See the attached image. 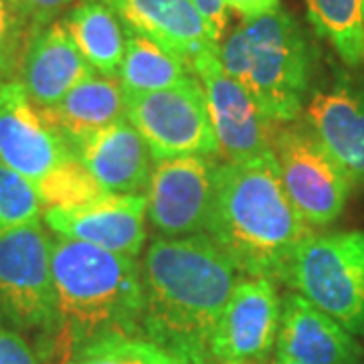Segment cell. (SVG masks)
Segmentation results:
<instances>
[{"instance_id":"cell-2","label":"cell","mask_w":364,"mask_h":364,"mask_svg":"<svg viewBox=\"0 0 364 364\" xmlns=\"http://www.w3.org/2000/svg\"><path fill=\"white\" fill-rule=\"evenodd\" d=\"M55 336L51 364H67L97 342L142 334V272L136 257L55 235Z\"/></svg>"},{"instance_id":"cell-15","label":"cell","mask_w":364,"mask_h":364,"mask_svg":"<svg viewBox=\"0 0 364 364\" xmlns=\"http://www.w3.org/2000/svg\"><path fill=\"white\" fill-rule=\"evenodd\" d=\"M275 360L296 364H364V346L334 318L296 291L282 298Z\"/></svg>"},{"instance_id":"cell-13","label":"cell","mask_w":364,"mask_h":364,"mask_svg":"<svg viewBox=\"0 0 364 364\" xmlns=\"http://www.w3.org/2000/svg\"><path fill=\"white\" fill-rule=\"evenodd\" d=\"M75 156L14 79L0 83V162L35 184Z\"/></svg>"},{"instance_id":"cell-22","label":"cell","mask_w":364,"mask_h":364,"mask_svg":"<svg viewBox=\"0 0 364 364\" xmlns=\"http://www.w3.org/2000/svg\"><path fill=\"white\" fill-rule=\"evenodd\" d=\"M316 35L332 45L346 67L364 65V0H306Z\"/></svg>"},{"instance_id":"cell-28","label":"cell","mask_w":364,"mask_h":364,"mask_svg":"<svg viewBox=\"0 0 364 364\" xmlns=\"http://www.w3.org/2000/svg\"><path fill=\"white\" fill-rule=\"evenodd\" d=\"M18 11L23 13L33 33L37 28L59 21V16L77 4V0H14Z\"/></svg>"},{"instance_id":"cell-12","label":"cell","mask_w":364,"mask_h":364,"mask_svg":"<svg viewBox=\"0 0 364 364\" xmlns=\"http://www.w3.org/2000/svg\"><path fill=\"white\" fill-rule=\"evenodd\" d=\"M352 69L336 71L330 81L312 87L301 116L354 188L364 191V65Z\"/></svg>"},{"instance_id":"cell-20","label":"cell","mask_w":364,"mask_h":364,"mask_svg":"<svg viewBox=\"0 0 364 364\" xmlns=\"http://www.w3.org/2000/svg\"><path fill=\"white\" fill-rule=\"evenodd\" d=\"M63 23L93 71L116 79L126 53V26L117 14L100 0H79Z\"/></svg>"},{"instance_id":"cell-1","label":"cell","mask_w":364,"mask_h":364,"mask_svg":"<svg viewBox=\"0 0 364 364\" xmlns=\"http://www.w3.org/2000/svg\"><path fill=\"white\" fill-rule=\"evenodd\" d=\"M142 334L186 364H210V338L243 273L207 233L154 237L140 263Z\"/></svg>"},{"instance_id":"cell-8","label":"cell","mask_w":364,"mask_h":364,"mask_svg":"<svg viewBox=\"0 0 364 364\" xmlns=\"http://www.w3.org/2000/svg\"><path fill=\"white\" fill-rule=\"evenodd\" d=\"M126 117L154 160L219 156L205 91L196 77L168 90L126 93Z\"/></svg>"},{"instance_id":"cell-18","label":"cell","mask_w":364,"mask_h":364,"mask_svg":"<svg viewBox=\"0 0 364 364\" xmlns=\"http://www.w3.org/2000/svg\"><path fill=\"white\" fill-rule=\"evenodd\" d=\"M107 193L144 195L154 158L128 117L90 136L73 152Z\"/></svg>"},{"instance_id":"cell-26","label":"cell","mask_w":364,"mask_h":364,"mask_svg":"<svg viewBox=\"0 0 364 364\" xmlns=\"http://www.w3.org/2000/svg\"><path fill=\"white\" fill-rule=\"evenodd\" d=\"M31 35L33 28L14 0H0V83L18 79Z\"/></svg>"},{"instance_id":"cell-10","label":"cell","mask_w":364,"mask_h":364,"mask_svg":"<svg viewBox=\"0 0 364 364\" xmlns=\"http://www.w3.org/2000/svg\"><path fill=\"white\" fill-rule=\"evenodd\" d=\"M200 81L213 130L219 142V158L243 164L272 152L275 124L263 116L251 93L221 65L219 53H205L193 65Z\"/></svg>"},{"instance_id":"cell-14","label":"cell","mask_w":364,"mask_h":364,"mask_svg":"<svg viewBox=\"0 0 364 364\" xmlns=\"http://www.w3.org/2000/svg\"><path fill=\"white\" fill-rule=\"evenodd\" d=\"M43 219L53 233L117 255L136 257L146 243V196L107 193L75 208H47Z\"/></svg>"},{"instance_id":"cell-4","label":"cell","mask_w":364,"mask_h":364,"mask_svg":"<svg viewBox=\"0 0 364 364\" xmlns=\"http://www.w3.org/2000/svg\"><path fill=\"white\" fill-rule=\"evenodd\" d=\"M219 59L272 124L301 117L312 90L314 55L296 16L279 9L243 21L221 41Z\"/></svg>"},{"instance_id":"cell-6","label":"cell","mask_w":364,"mask_h":364,"mask_svg":"<svg viewBox=\"0 0 364 364\" xmlns=\"http://www.w3.org/2000/svg\"><path fill=\"white\" fill-rule=\"evenodd\" d=\"M286 286L364 338V231L308 237L291 259Z\"/></svg>"},{"instance_id":"cell-5","label":"cell","mask_w":364,"mask_h":364,"mask_svg":"<svg viewBox=\"0 0 364 364\" xmlns=\"http://www.w3.org/2000/svg\"><path fill=\"white\" fill-rule=\"evenodd\" d=\"M51 249L41 221L0 237V324L33 336L49 364L57 322Z\"/></svg>"},{"instance_id":"cell-29","label":"cell","mask_w":364,"mask_h":364,"mask_svg":"<svg viewBox=\"0 0 364 364\" xmlns=\"http://www.w3.org/2000/svg\"><path fill=\"white\" fill-rule=\"evenodd\" d=\"M195 4L198 6L203 18L207 21L215 41L221 45L225 26H227V4H225V0H195Z\"/></svg>"},{"instance_id":"cell-16","label":"cell","mask_w":364,"mask_h":364,"mask_svg":"<svg viewBox=\"0 0 364 364\" xmlns=\"http://www.w3.org/2000/svg\"><path fill=\"white\" fill-rule=\"evenodd\" d=\"M128 31L154 41L164 51L191 67L205 53H219L207 21L195 0H100Z\"/></svg>"},{"instance_id":"cell-30","label":"cell","mask_w":364,"mask_h":364,"mask_svg":"<svg viewBox=\"0 0 364 364\" xmlns=\"http://www.w3.org/2000/svg\"><path fill=\"white\" fill-rule=\"evenodd\" d=\"M227 11H233L243 21L259 18L265 14L279 11V0H225Z\"/></svg>"},{"instance_id":"cell-23","label":"cell","mask_w":364,"mask_h":364,"mask_svg":"<svg viewBox=\"0 0 364 364\" xmlns=\"http://www.w3.org/2000/svg\"><path fill=\"white\" fill-rule=\"evenodd\" d=\"M37 191L45 210L75 208L107 195V191L95 181V176L81 164L77 156L67 158L63 164L37 182Z\"/></svg>"},{"instance_id":"cell-9","label":"cell","mask_w":364,"mask_h":364,"mask_svg":"<svg viewBox=\"0 0 364 364\" xmlns=\"http://www.w3.org/2000/svg\"><path fill=\"white\" fill-rule=\"evenodd\" d=\"M217 156H176L154 160L146 188V217L162 237L207 233L215 186Z\"/></svg>"},{"instance_id":"cell-27","label":"cell","mask_w":364,"mask_h":364,"mask_svg":"<svg viewBox=\"0 0 364 364\" xmlns=\"http://www.w3.org/2000/svg\"><path fill=\"white\" fill-rule=\"evenodd\" d=\"M0 364H49L35 344L13 328L0 324Z\"/></svg>"},{"instance_id":"cell-3","label":"cell","mask_w":364,"mask_h":364,"mask_svg":"<svg viewBox=\"0 0 364 364\" xmlns=\"http://www.w3.org/2000/svg\"><path fill=\"white\" fill-rule=\"evenodd\" d=\"M207 235L245 277L286 284L314 229L291 205L269 152L243 164L221 162Z\"/></svg>"},{"instance_id":"cell-17","label":"cell","mask_w":364,"mask_h":364,"mask_svg":"<svg viewBox=\"0 0 364 364\" xmlns=\"http://www.w3.org/2000/svg\"><path fill=\"white\" fill-rule=\"evenodd\" d=\"M95 71L77 49L63 18L37 28L26 45L18 81L39 107L59 104Z\"/></svg>"},{"instance_id":"cell-11","label":"cell","mask_w":364,"mask_h":364,"mask_svg":"<svg viewBox=\"0 0 364 364\" xmlns=\"http://www.w3.org/2000/svg\"><path fill=\"white\" fill-rule=\"evenodd\" d=\"M282 298L275 282L241 277L210 338V364H267L277 344Z\"/></svg>"},{"instance_id":"cell-31","label":"cell","mask_w":364,"mask_h":364,"mask_svg":"<svg viewBox=\"0 0 364 364\" xmlns=\"http://www.w3.org/2000/svg\"><path fill=\"white\" fill-rule=\"evenodd\" d=\"M275 364H296V363H282V360H275Z\"/></svg>"},{"instance_id":"cell-25","label":"cell","mask_w":364,"mask_h":364,"mask_svg":"<svg viewBox=\"0 0 364 364\" xmlns=\"http://www.w3.org/2000/svg\"><path fill=\"white\" fill-rule=\"evenodd\" d=\"M67 364H186L156 342L140 336L97 342Z\"/></svg>"},{"instance_id":"cell-24","label":"cell","mask_w":364,"mask_h":364,"mask_svg":"<svg viewBox=\"0 0 364 364\" xmlns=\"http://www.w3.org/2000/svg\"><path fill=\"white\" fill-rule=\"evenodd\" d=\"M43 210L37 184L0 162V237L39 223Z\"/></svg>"},{"instance_id":"cell-19","label":"cell","mask_w":364,"mask_h":364,"mask_svg":"<svg viewBox=\"0 0 364 364\" xmlns=\"http://www.w3.org/2000/svg\"><path fill=\"white\" fill-rule=\"evenodd\" d=\"M39 109L71 152H75L79 144L90 136L126 117V91L117 79L93 73L69 91L59 104Z\"/></svg>"},{"instance_id":"cell-7","label":"cell","mask_w":364,"mask_h":364,"mask_svg":"<svg viewBox=\"0 0 364 364\" xmlns=\"http://www.w3.org/2000/svg\"><path fill=\"white\" fill-rule=\"evenodd\" d=\"M272 152L282 184L301 219L312 229L336 221L354 184L312 128L301 117L275 126Z\"/></svg>"},{"instance_id":"cell-21","label":"cell","mask_w":364,"mask_h":364,"mask_svg":"<svg viewBox=\"0 0 364 364\" xmlns=\"http://www.w3.org/2000/svg\"><path fill=\"white\" fill-rule=\"evenodd\" d=\"M195 77L191 67L164 51L154 41L126 28V53L117 81L126 93L168 90Z\"/></svg>"}]
</instances>
